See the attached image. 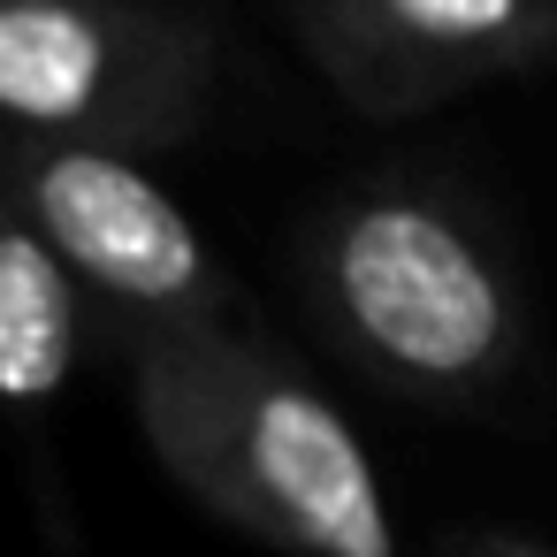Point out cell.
<instances>
[{"label": "cell", "mask_w": 557, "mask_h": 557, "mask_svg": "<svg viewBox=\"0 0 557 557\" xmlns=\"http://www.w3.org/2000/svg\"><path fill=\"white\" fill-rule=\"evenodd\" d=\"M131 405L161 473L290 557H397V519L359 428L245 321L123 336Z\"/></svg>", "instance_id": "obj_1"}, {"label": "cell", "mask_w": 557, "mask_h": 557, "mask_svg": "<svg viewBox=\"0 0 557 557\" xmlns=\"http://www.w3.org/2000/svg\"><path fill=\"white\" fill-rule=\"evenodd\" d=\"M321 336L412 405H481L519 374L527 313L488 230L428 176L336 191L298 245Z\"/></svg>", "instance_id": "obj_2"}, {"label": "cell", "mask_w": 557, "mask_h": 557, "mask_svg": "<svg viewBox=\"0 0 557 557\" xmlns=\"http://www.w3.org/2000/svg\"><path fill=\"white\" fill-rule=\"evenodd\" d=\"M222 24L199 0H0V131L169 153L207 123Z\"/></svg>", "instance_id": "obj_3"}, {"label": "cell", "mask_w": 557, "mask_h": 557, "mask_svg": "<svg viewBox=\"0 0 557 557\" xmlns=\"http://www.w3.org/2000/svg\"><path fill=\"white\" fill-rule=\"evenodd\" d=\"M0 199L39 230V245L77 275L85 298H108L123 313V336H191L245 321L199 222L131 153L0 131Z\"/></svg>", "instance_id": "obj_4"}, {"label": "cell", "mask_w": 557, "mask_h": 557, "mask_svg": "<svg viewBox=\"0 0 557 557\" xmlns=\"http://www.w3.org/2000/svg\"><path fill=\"white\" fill-rule=\"evenodd\" d=\"M321 85L374 123L557 70V0H283Z\"/></svg>", "instance_id": "obj_5"}, {"label": "cell", "mask_w": 557, "mask_h": 557, "mask_svg": "<svg viewBox=\"0 0 557 557\" xmlns=\"http://www.w3.org/2000/svg\"><path fill=\"white\" fill-rule=\"evenodd\" d=\"M85 351V290L0 199V405H54Z\"/></svg>", "instance_id": "obj_6"}, {"label": "cell", "mask_w": 557, "mask_h": 557, "mask_svg": "<svg viewBox=\"0 0 557 557\" xmlns=\"http://www.w3.org/2000/svg\"><path fill=\"white\" fill-rule=\"evenodd\" d=\"M435 557H557L549 542H534V534H504V527H481V534H450Z\"/></svg>", "instance_id": "obj_7"}]
</instances>
